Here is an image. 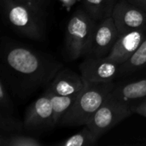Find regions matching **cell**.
<instances>
[{"instance_id":"30bf717a","label":"cell","mask_w":146,"mask_h":146,"mask_svg":"<svg viewBox=\"0 0 146 146\" xmlns=\"http://www.w3.org/2000/svg\"><path fill=\"white\" fill-rule=\"evenodd\" d=\"M145 35L146 27L121 34L112 50L106 57L120 64L126 62L138 50Z\"/></svg>"},{"instance_id":"9c48e42d","label":"cell","mask_w":146,"mask_h":146,"mask_svg":"<svg viewBox=\"0 0 146 146\" xmlns=\"http://www.w3.org/2000/svg\"><path fill=\"white\" fill-rule=\"evenodd\" d=\"M120 35L112 16L98 21L87 56H107L112 50Z\"/></svg>"},{"instance_id":"7402d4cb","label":"cell","mask_w":146,"mask_h":146,"mask_svg":"<svg viewBox=\"0 0 146 146\" xmlns=\"http://www.w3.org/2000/svg\"><path fill=\"white\" fill-rule=\"evenodd\" d=\"M127 1L146 11V0H127Z\"/></svg>"},{"instance_id":"52a82bcc","label":"cell","mask_w":146,"mask_h":146,"mask_svg":"<svg viewBox=\"0 0 146 146\" xmlns=\"http://www.w3.org/2000/svg\"><path fill=\"white\" fill-rule=\"evenodd\" d=\"M120 63L106 56H88L79 66L81 76L90 82H112L120 74Z\"/></svg>"},{"instance_id":"e0dca14e","label":"cell","mask_w":146,"mask_h":146,"mask_svg":"<svg viewBox=\"0 0 146 146\" xmlns=\"http://www.w3.org/2000/svg\"><path fill=\"white\" fill-rule=\"evenodd\" d=\"M1 146H41L43 144L37 139L18 133L1 134L0 137Z\"/></svg>"},{"instance_id":"8fae6325","label":"cell","mask_w":146,"mask_h":146,"mask_svg":"<svg viewBox=\"0 0 146 146\" xmlns=\"http://www.w3.org/2000/svg\"><path fill=\"white\" fill-rule=\"evenodd\" d=\"M85 80L69 68H61L47 86V91L60 96L79 94L85 86Z\"/></svg>"},{"instance_id":"7a4b0ae2","label":"cell","mask_w":146,"mask_h":146,"mask_svg":"<svg viewBox=\"0 0 146 146\" xmlns=\"http://www.w3.org/2000/svg\"><path fill=\"white\" fill-rule=\"evenodd\" d=\"M85 81L84 88L78 94L73 105L60 118L56 126L79 127L87 125L115 85L113 81L90 82L86 80Z\"/></svg>"},{"instance_id":"9a60e30c","label":"cell","mask_w":146,"mask_h":146,"mask_svg":"<svg viewBox=\"0 0 146 146\" xmlns=\"http://www.w3.org/2000/svg\"><path fill=\"white\" fill-rule=\"evenodd\" d=\"M98 138L89 129L87 126H85L82 131L78 133L60 141L55 145L57 146H90L94 145L97 143Z\"/></svg>"},{"instance_id":"8992f818","label":"cell","mask_w":146,"mask_h":146,"mask_svg":"<svg viewBox=\"0 0 146 146\" xmlns=\"http://www.w3.org/2000/svg\"><path fill=\"white\" fill-rule=\"evenodd\" d=\"M23 126L24 130L34 133L49 131L56 126L54 120L50 96L46 90L27 109Z\"/></svg>"},{"instance_id":"2e32d148","label":"cell","mask_w":146,"mask_h":146,"mask_svg":"<svg viewBox=\"0 0 146 146\" xmlns=\"http://www.w3.org/2000/svg\"><path fill=\"white\" fill-rule=\"evenodd\" d=\"M47 91V90H46ZM50 93V100L52 104V109H53V115H54V120L56 124H57L60 118L69 110V108L73 105L74 103L77 95L74 96H60L56 94H53L47 91Z\"/></svg>"},{"instance_id":"3957f363","label":"cell","mask_w":146,"mask_h":146,"mask_svg":"<svg viewBox=\"0 0 146 146\" xmlns=\"http://www.w3.org/2000/svg\"><path fill=\"white\" fill-rule=\"evenodd\" d=\"M9 26L19 35L41 40L44 37V11L15 0H1Z\"/></svg>"},{"instance_id":"7c38bea8","label":"cell","mask_w":146,"mask_h":146,"mask_svg":"<svg viewBox=\"0 0 146 146\" xmlns=\"http://www.w3.org/2000/svg\"><path fill=\"white\" fill-rule=\"evenodd\" d=\"M111 94L128 105L144 99L146 98V73L137 79L115 84Z\"/></svg>"},{"instance_id":"4fadbf2b","label":"cell","mask_w":146,"mask_h":146,"mask_svg":"<svg viewBox=\"0 0 146 146\" xmlns=\"http://www.w3.org/2000/svg\"><path fill=\"white\" fill-rule=\"evenodd\" d=\"M146 68V35L133 56L121 65L119 78H124L138 73Z\"/></svg>"},{"instance_id":"6da1fadb","label":"cell","mask_w":146,"mask_h":146,"mask_svg":"<svg viewBox=\"0 0 146 146\" xmlns=\"http://www.w3.org/2000/svg\"><path fill=\"white\" fill-rule=\"evenodd\" d=\"M61 68V62L42 52L15 41L2 43V79L19 99L49 85Z\"/></svg>"},{"instance_id":"44dd1931","label":"cell","mask_w":146,"mask_h":146,"mask_svg":"<svg viewBox=\"0 0 146 146\" xmlns=\"http://www.w3.org/2000/svg\"><path fill=\"white\" fill-rule=\"evenodd\" d=\"M17 2L25 3L34 9L44 11V8L48 3V0H15Z\"/></svg>"},{"instance_id":"ba28073f","label":"cell","mask_w":146,"mask_h":146,"mask_svg":"<svg viewBox=\"0 0 146 146\" xmlns=\"http://www.w3.org/2000/svg\"><path fill=\"white\" fill-rule=\"evenodd\" d=\"M112 17L120 34L146 27L145 10L127 0L116 2L112 12Z\"/></svg>"},{"instance_id":"5bb4252c","label":"cell","mask_w":146,"mask_h":146,"mask_svg":"<svg viewBox=\"0 0 146 146\" xmlns=\"http://www.w3.org/2000/svg\"><path fill=\"white\" fill-rule=\"evenodd\" d=\"M116 0H82L83 9L96 21L112 16Z\"/></svg>"},{"instance_id":"603a6c76","label":"cell","mask_w":146,"mask_h":146,"mask_svg":"<svg viewBox=\"0 0 146 146\" xmlns=\"http://www.w3.org/2000/svg\"><path fill=\"white\" fill-rule=\"evenodd\" d=\"M63 5H65L66 7H71L72 5H74L76 3V0H60Z\"/></svg>"},{"instance_id":"ffe728a7","label":"cell","mask_w":146,"mask_h":146,"mask_svg":"<svg viewBox=\"0 0 146 146\" xmlns=\"http://www.w3.org/2000/svg\"><path fill=\"white\" fill-rule=\"evenodd\" d=\"M130 109L133 113L139 114L144 117H146V98L130 105Z\"/></svg>"},{"instance_id":"277c9868","label":"cell","mask_w":146,"mask_h":146,"mask_svg":"<svg viewBox=\"0 0 146 146\" xmlns=\"http://www.w3.org/2000/svg\"><path fill=\"white\" fill-rule=\"evenodd\" d=\"M98 22L84 9H79L73 14L65 34V52L68 60L87 56Z\"/></svg>"},{"instance_id":"5b68a950","label":"cell","mask_w":146,"mask_h":146,"mask_svg":"<svg viewBox=\"0 0 146 146\" xmlns=\"http://www.w3.org/2000/svg\"><path fill=\"white\" fill-rule=\"evenodd\" d=\"M132 114L130 105L115 98L110 92L86 126L99 139Z\"/></svg>"},{"instance_id":"d6986e66","label":"cell","mask_w":146,"mask_h":146,"mask_svg":"<svg viewBox=\"0 0 146 146\" xmlns=\"http://www.w3.org/2000/svg\"><path fill=\"white\" fill-rule=\"evenodd\" d=\"M7 86L4 80L1 78L0 80V113L10 114L14 113V106L10 99Z\"/></svg>"},{"instance_id":"ac0fdd59","label":"cell","mask_w":146,"mask_h":146,"mask_svg":"<svg viewBox=\"0 0 146 146\" xmlns=\"http://www.w3.org/2000/svg\"><path fill=\"white\" fill-rule=\"evenodd\" d=\"M24 129L23 123L14 117L13 115L0 113V132L1 134H11L21 133Z\"/></svg>"}]
</instances>
